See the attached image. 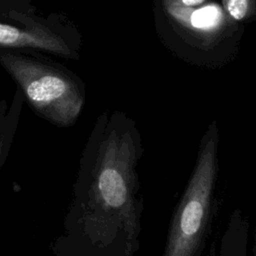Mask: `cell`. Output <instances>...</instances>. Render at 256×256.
<instances>
[{
	"instance_id": "1",
	"label": "cell",
	"mask_w": 256,
	"mask_h": 256,
	"mask_svg": "<svg viewBox=\"0 0 256 256\" xmlns=\"http://www.w3.org/2000/svg\"><path fill=\"white\" fill-rule=\"evenodd\" d=\"M217 131L203 143L169 223L161 256H201L216 209Z\"/></svg>"
},
{
	"instance_id": "2",
	"label": "cell",
	"mask_w": 256,
	"mask_h": 256,
	"mask_svg": "<svg viewBox=\"0 0 256 256\" xmlns=\"http://www.w3.org/2000/svg\"><path fill=\"white\" fill-rule=\"evenodd\" d=\"M0 63L43 117L58 126H70L78 118L84 98L68 75L35 59L11 53L1 54Z\"/></svg>"
},
{
	"instance_id": "3",
	"label": "cell",
	"mask_w": 256,
	"mask_h": 256,
	"mask_svg": "<svg viewBox=\"0 0 256 256\" xmlns=\"http://www.w3.org/2000/svg\"><path fill=\"white\" fill-rule=\"evenodd\" d=\"M0 47L33 48L63 57L73 56V51L61 37L40 26L17 27L0 22Z\"/></svg>"
},
{
	"instance_id": "4",
	"label": "cell",
	"mask_w": 256,
	"mask_h": 256,
	"mask_svg": "<svg viewBox=\"0 0 256 256\" xmlns=\"http://www.w3.org/2000/svg\"><path fill=\"white\" fill-rule=\"evenodd\" d=\"M225 11L237 21L249 17L255 10L256 0H221Z\"/></svg>"
},
{
	"instance_id": "5",
	"label": "cell",
	"mask_w": 256,
	"mask_h": 256,
	"mask_svg": "<svg viewBox=\"0 0 256 256\" xmlns=\"http://www.w3.org/2000/svg\"><path fill=\"white\" fill-rule=\"evenodd\" d=\"M205 1L206 0H163V3L170 14L181 17L184 11L189 8L199 6Z\"/></svg>"
},
{
	"instance_id": "6",
	"label": "cell",
	"mask_w": 256,
	"mask_h": 256,
	"mask_svg": "<svg viewBox=\"0 0 256 256\" xmlns=\"http://www.w3.org/2000/svg\"><path fill=\"white\" fill-rule=\"evenodd\" d=\"M251 251H252V256H256V225L253 230V244H252Z\"/></svg>"
}]
</instances>
